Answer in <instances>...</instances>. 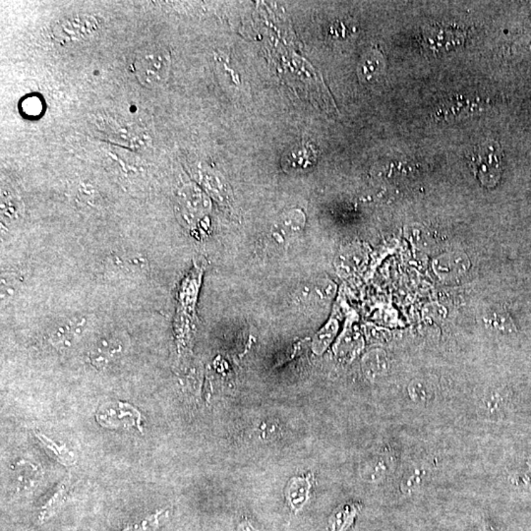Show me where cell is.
Masks as SVG:
<instances>
[{
    "label": "cell",
    "mask_w": 531,
    "mask_h": 531,
    "mask_svg": "<svg viewBox=\"0 0 531 531\" xmlns=\"http://www.w3.org/2000/svg\"><path fill=\"white\" fill-rule=\"evenodd\" d=\"M471 170L485 187H494L503 171V151L495 141H486L478 145L470 156Z\"/></svg>",
    "instance_id": "6da1fadb"
},
{
    "label": "cell",
    "mask_w": 531,
    "mask_h": 531,
    "mask_svg": "<svg viewBox=\"0 0 531 531\" xmlns=\"http://www.w3.org/2000/svg\"><path fill=\"white\" fill-rule=\"evenodd\" d=\"M203 269L195 266L183 280L178 292V309L176 316V334L178 339H187L194 322L196 300L202 282Z\"/></svg>",
    "instance_id": "7a4b0ae2"
},
{
    "label": "cell",
    "mask_w": 531,
    "mask_h": 531,
    "mask_svg": "<svg viewBox=\"0 0 531 531\" xmlns=\"http://www.w3.org/2000/svg\"><path fill=\"white\" fill-rule=\"evenodd\" d=\"M134 66L140 83L148 88H155L161 85L168 78L170 56L163 49H153L140 54Z\"/></svg>",
    "instance_id": "3957f363"
},
{
    "label": "cell",
    "mask_w": 531,
    "mask_h": 531,
    "mask_svg": "<svg viewBox=\"0 0 531 531\" xmlns=\"http://www.w3.org/2000/svg\"><path fill=\"white\" fill-rule=\"evenodd\" d=\"M465 39L463 32L450 27L432 26L423 33V43L433 53H443L455 49Z\"/></svg>",
    "instance_id": "277c9868"
},
{
    "label": "cell",
    "mask_w": 531,
    "mask_h": 531,
    "mask_svg": "<svg viewBox=\"0 0 531 531\" xmlns=\"http://www.w3.org/2000/svg\"><path fill=\"white\" fill-rule=\"evenodd\" d=\"M305 218L302 213L290 212L285 213L275 223L274 230L270 232V242L277 247H285L292 239L299 237L304 228Z\"/></svg>",
    "instance_id": "5b68a950"
},
{
    "label": "cell",
    "mask_w": 531,
    "mask_h": 531,
    "mask_svg": "<svg viewBox=\"0 0 531 531\" xmlns=\"http://www.w3.org/2000/svg\"><path fill=\"white\" fill-rule=\"evenodd\" d=\"M510 409V394L503 389H489L484 394L479 406L481 416L491 421L501 420Z\"/></svg>",
    "instance_id": "8992f818"
},
{
    "label": "cell",
    "mask_w": 531,
    "mask_h": 531,
    "mask_svg": "<svg viewBox=\"0 0 531 531\" xmlns=\"http://www.w3.org/2000/svg\"><path fill=\"white\" fill-rule=\"evenodd\" d=\"M483 108L484 104L480 99L456 96L442 105L436 111L435 116L439 120H456L471 115V113H478Z\"/></svg>",
    "instance_id": "52a82bcc"
},
{
    "label": "cell",
    "mask_w": 531,
    "mask_h": 531,
    "mask_svg": "<svg viewBox=\"0 0 531 531\" xmlns=\"http://www.w3.org/2000/svg\"><path fill=\"white\" fill-rule=\"evenodd\" d=\"M336 294V285L327 279L312 280L300 290L299 299L304 304L323 306L331 301Z\"/></svg>",
    "instance_id": "ba28073f"
},
{
    "label": "cell",
    "mask_w": 531,
    "mask_h": 531,
    "mask_svg": "<svg viewBox=\"0 0 531 531\" xmlns=\"http://www.w3.org/2000/svg\"><path fill=\"white\" fill-rule=\"evenodd\" d=\"M70 489L71 480L69 477L64 478L61 483L57 484L39 508L38 517L39 523H46L59 512L62 506L66 502Z\"/></svg>",
    "instance_id": "9c48e42d"
},
{
    "label": "cell",
    "mask_w": 531,
    "mask_h": 531,
    "mask_svg": "<svg viewBox=\"0 0 531 531\" xmlns=\"http://www.w3.org/2000/svg\"><path fill=\"white\" fill-rule=\"evenodd\" d=\"M468 260L463 254H449L442 256L434 264L437 274L442 277H455L463 275L468 269Z\"/></svg>",
    "instance_id": "30bf717a"
},
{
    "label": "cell",
    "mask_w": 531,
    "mask_h": 531,
    "mask_svg": "<svg viewBox=\"0 0 531 531\" xmlns=\"http://www.w3.org/2000/svg\"><path fill=\"white\" fill-rule=\"evenodd\" d=\"M362 367L369 379L376 380L385 376L389 370V359L386 352L381 349L369 352L363 358Z\"/></svg>",
    "instance_id": "8fae6325"
},
{
    "label": "cell",
    "mask_w": 531,
    "mask_h": 531,
    "mask_svg": "<svg viewBox=\"0 0 531 531\" xmlns=\"http://www.w3.org/2000/svg\"><path fill=\"white\" fill-rule=\"evenodd\" d=\"M484 322L489 329L500 334H512L517 330L512 317L503 309L489 310L486 316L484 317Z\"/></svg>",
    "instance_id": "7c38bea8"
},
{
    "label": "cell",
    "mask_w": 531,
    "mask_h": 531,
    "mask_svg": "<svg viewBox=\"0 0 531 531\" xmlns=\"http://www.w3.org/2000/svg\"><path fill=\"white\" fill-rule=\"evenodd\" d=\"M337 330H339V321H337L336 317L332 316L327 324L315 335L313 341H312V351H314V354H316L317 356H321L326 351L327 347L334 341Z\"/></svg>",
    "instance_id": "4fadbf2b"
},
{
    "label": "cell",
    "mask_w": 531,
    "mask_h": 531,
    "mask_svg": "<svg viewBox=\"0 0 531 531\" xmlns=\"http://www.w3.org/2000/svg\"><path fill=\"white\" fill-rule=\"evenodd\" d=\"M356 505H344L335 511L329 520L331 531H346L354 523V518L358 513Z\"/></svg>",
    "instance_id": "5bb4252c"
},
{
    "label": "cell",
    "mask_w": 531,
    "mask_h": 531,
    "mask_svg": "<svg viewBox=\"0 0 531 531\" xmlns=\"http://www.w3.org/2000/svg\"><path fill=\"white\" fill-rule=\"evenodd\" d=\"M36 436L38 437L39 443L44 446L46 454L54 461H58L59 463L65 466L73 465L75 463V456L66 448V446H59L44 434L37 433Z\"/></svg>",
    "instance_id": "9a60e30c"
},
{
    "label": "cell",
    "mask_w": 531,
    "mask_h": 531,
    "mask_svg": "<svg viewBox=\"0 0 531 531\" xmlns=\"http://www.w3.org/2000/svg\"><path fill=\"white\" fill-rule=\"evenodd\" d=\"M408 394L411 401L416 404H427L434 398L432 385L423 379H414L408 386Z\"/></svg>",
    "instance_id": "2e32d148"
},
{
    "label": "cell",
    "mask_w": 531,
    "mask_h": 531,
    "mask_svg": "<svg viewBox=\"0 0 531 531\" xmlns=\"http://www.w3.org/2000/svg\"><path fill=\"white\" fill-rule=\"evenodd\" d=\"M309 489L310 484L307 479L296 478L292 480L289 483V488H287V499L290 506L294 508H301L308 497Z\"/></svg>",
    "instance_id": "e0dca14e"
},
{
    "label": "cell",
    "mask_w": 531,
    "mask_h": 531,
    "mask_svg": "<svg viewBox=\"0 0 531 531\" xmlns=\"http://www.w3.org/2000/svg\"><path fill=\"white\" fill-rule=\"evenodd\" d=\"M166 512V508L156 511L155 513L146 516L141 520L129 523L120 531H157L160 527L161 518Z\"/></svg>",
    "instance_id": "ac0fdd59"
},
{
    "label": "cell",
    "mask_w": 531,
    "mask_h": 531,
    "mask_svg": "<svg viewBox=\"0 0 531 531\" xmlns=\"http://www.w3.org/2000/svg\"><path fill=\"white\" fill-rule=\"evenodd\" d=\"M426 479V470L418 468L409 471L401 482V491L406 495L416 493L419 488L423 487Z\"/></svg>",
    "instance_id": "d6986e66"
},
{
    "label": "cell",
    "mask_w": 531,
    "mask_h": 531,
    "mask_svg": "<svg viewBox=\"0 0 531 531\" xmlns=\"http://www.w3.org/2000/svg\"><path fill=\"white\" fill-rule=\"evenodd\" d=\"M480 530L481 531H499L497 528L491 525L490 523L486 522V520H483L481 523Z\"/></svg>",
    "instance_id": "ffe728a7"
}]
</instances>
